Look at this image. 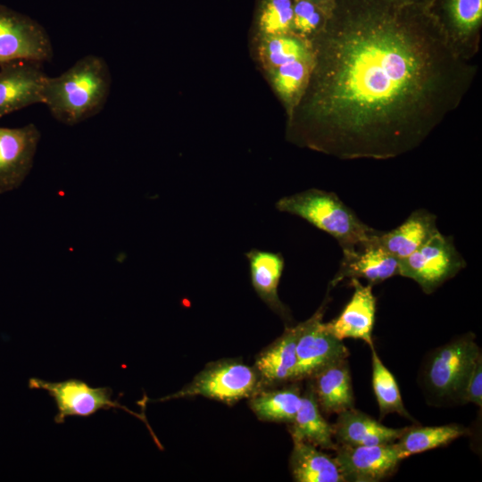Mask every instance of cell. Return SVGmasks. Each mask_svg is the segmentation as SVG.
<instances>
[{
	"mask_svg": "<svg viewBox=\"0 0 482 482\" xmlns=\"http://www.w3.org/2000/svg\"><path fill=\"white\" fill-rule=\"evenodd\" d=\"M47 75L39 63L16 60L0 65V119L35 104H43Z\"/></svg>",
	"mask_w": 482,
	"mask_h": 482,
	"instance_id": "obj_13",
	"label": "cell"
},
{
	"mask_svg": "<svg viewBox=\"0 0 482 482\" xmlns=\"http://www.w3.org/2000/svg\"><path fill=\"white\" fill-rule=\"evenodd\" d=\"M327 301L326 298L311 318L300 323L295 381L312 378L325 367L347 359L350 354L343 341L331 335L324 327L322 319Z\"/></svg>",
	"mask_w": 482,
	"mask_h": 482,
	"instance_id": "obj_9",
	"label": "cell"
},
{
	"mask_svg": "<svg viewBox=\"0 0 482 482\" xmlns=\"http://www.w3.org/2000/svg\"><path fill=\"white\" fill-rule=\"evenodd\" d=\"M317 6H319L320 9H322L328 15L331 12L334 5H335V0H307Z\"/></svg>",
	"mask_w": 482,
	"mask_h": 482,
	"instance_id": "obj_31",
	"label": "cell"
},
{
	"mask_svg": "<svg viewBox=\"0 0 482 482\" xmlns=\"http://www.w3.org/2000/svg\"><path fill=\"white\" fill-rule=\"evenodd\" d=\"M351 286L353 293L350 301L341 313L331 321L324 323V327L339 340L361 339L371 346L377 303L372 286H364L358 278H352Z\"/></svg>",
	"mask_w": 482,
	"mask_h": 482,
	"instance_id": "obj_14",
	"label": "cell"
},
{
	"mask_svg": "<svg viewBox=\"0 0 482 482\" xmlns=\"http://www.w3.org/2000/svg\"><path fill=\"white\" fill-rule=\"evenodd\" d=\"M394 1L397 3H401V4H418V5L432 8L436 0H394Z\"/></svg>",
	"mask_w": 482,
	"mask_h": 482,
	"instance_id": "obj_32",
	"label": "cell"
},
{
	"mask_svg": "<svg viewBox=\"0 0 482 482\" xmlns=\"http://www.w3.org/2000/svg\"><path fill=\"white\" fill-rule=\"evenodd\" d=\"M335 460L345 482H378L394 473L399 462L396 443L349 446L338 445Z\"/></svg>",
	"mask_w": 482,
	"mask_h": 482,
	"instance_id": "obj_12",
	"label": "cell"
},
{
	"mask_svg": "<svg viewBox=\"0 0 482 482\" xmlns=\"http://www.w3.org/2000/svg\"><path fill=\"white\" fill-rule=\"evenodd\" d=\"M302 402L297 386L256 393L251 396L250 407L262 420L291 423Z\"/></svg>",
	"mask_w": 482,
	"mask_h": 482,
	"instance_id": "obj_23",
	"label": "cell"
},
{
	"mask_svg": "<svg viewBox=\"0 0 482 482\" xmlns=\"http://www.w3.org/2000/svg\"><path fill=\"white\" fill-rule=\"evenodd\" d=\"M465 267L453 237L438 231L414 253L398 260V275L414 280L428 295Z\"/></svg>",
	"mask_w": 482,
	"mask_h": 482,
	"instance_id": "obj_6",
	"label": "cell"
},
{
	"mask_svg": "<svg viewBox=\"0 0 482 482\" xmlns=\"http://www.w3.org/2000/svg\"><path fill=\"white\" fill-rule=\"evenodd\" d=\"M438 231L436 215L418 209L394 229L378 231L371 244L400 260L414 253Z\"/></svg>",
	"mask_w": 482,
	"mask_h": 482,
	"instance_id": "obj_16",
	"label": "cell"
},
{
	"mask_svg": "<svg viewBox=\"0 0 482 482\" xmlns=\"http://www.w3.org/2000/svg\"><path fill=\"white\" fill-rule=\"evenodd\" d=\"M294 0H262L257 25L263 37L292 33Z\"/></svg>",
	"mask_w": 482,
	"mask_h": 482,
	"instance_id": "obj_28",
	"label": "cell"
},
{
	"mask_svg": "<svg viewBox=\"0 0 482 482\" xmlns=\"http://www.w3.org/2000/svg\"><path fill=\"white\" fill-rule=\"evenodd\" d=\"M112 86L106 61L87 54L57 77L47 76L43 87V104L58 121L73 126L104 107Z\"/></svg>",
	"mask_w": 482,
	"mask_h": 482,
	"instance_id": "obj_2",
	"label": "cell"
},
{
	"mask_svg": "<svg viewBox=\"0 0 482 482\" xmlns=\"http://www.w3.org/2000/svg\"><path fill=\"white\" fill-rule=\"evenodd\" d=\"M259 54L268 71L295 61L312 62L313 57L311 41L293 33L263 37Z\"/></svg>",
	"mask_w": 482,
	"mask_h": 482,
	"instance_id": "obj_25",
	"label": "cell"
},
{
	"mask_svg": "<svg viewBox=\"0 0 482 482\" xmlns=\"http://www.w3.org/2000/svg\"><path fill=\"white\" fill-rule=\"evenodd\" d=\"M29 387L45 390L54 400L58 411L54 420L57 424L63 423L68 417L86 418L100 410L112 408L125 410L145 420L141 415L134 413L119 402L112 400V391L110 387H91L86 382L76 378L50 382L37 378L29 379Z\"/></svg>",
	"mask_w": 482,
	"mask_h": 482,
	"instance_id": "obj_8",
	"label": "cell"
},
{
	"mask_svg": "<svg viewBox=\"0 0 482 482\" xmlns=\"http://www.w3.org/2000/svg\"><path fill=\"white\" fill-rule=\"evenodd\" d=\"M293 442H307L317 447L336 451L333 426L322 416L312 384L302 395L301 406L291 422Z\"/></svg>",
	"mask_w": 482,
	"mask_h": 482,
	"instance_id": "obj_21",
	"label": "cell"
},
{
	"mask_svg": "<svg viewBox=\"0 0 482 482\" xmlns=\"http://www.w3.org/2000/svg\"><path fill=\"white\" fill-rule=\"evenodd\" d=\"M332 426L337 444L349 446L394 443L406 428L386 427L354 407L338 413L337 422Z\"/></svg>",
	"mask_w": 482,
	"mask_h": 482,
	"instance_id": "obj_17",
	"label": "cell"
},
{
	"mask_svg": "<svg viewBox=\"0 0 482 482\" xmlns=\"http://www.w3.org/2000/svg\"><path fill=\"white\" fill-rule=\"evenodd\" d=\"M431 9L454 50L471 61L479 47L482 0H436Z\"/></svg>",
	"mask_w": 482,
	"mask_h": 482,
	"instance_id": "obj_10",
	"label": "cell"
},
{
	"mask_svg": "<svg viewBox=\"0 0 482 482\" xmlns=\"http://www.w3.org/2000/svg\"><path fill=\"white\" fill-rule=\"evenodd\" d=\"M53 55L50 37L39 23L0 4V65L16 60L41 63Z\"/></svg>",
	"mask_w": 482,
	"mask_h": 482,
	"instance_id": "obj_7",
	"label": "cell"
},
{
	"mask_svg": "<svg viewBox=\"0 0 482 482\" xmlns=\"http://www.w3.org/2000/svg\"><path fill=\"white\" fill-rule=\"evenodd\" d=\"M300 323L287 328L285 332L257 357L255 370L261 380L267 384L295 381L297 357L296 344Z\"/></svg>",
	"mask_w": 482,
	"mask_h": 482,
	"instance_id": "obj_18",
	"label": "cell"
},
{
	"mask_svg": "<svg viewBox=\"0 0 482 482\" xmlns=\"http://www.w3.org/2000/svg\"><path fill=\"white\" fill-rule=\"evenodd\" d=\"M311 44L309 81L288 128L342 160L414 150L460 105L478 70L431 8L394 0H335Z\"/></svg>",
	"mask_w": 482,
	"mask_h": 482,
	"instance_id": "obj_1",
	"label": "cell"
},
{
	"mask_svg": "<svg viewBox=\"0 0 482 482\" xmlns=\"http://www.w3.org/2000/svg\"><path fill=\"white\" fill-rule=\"evenodd\" d=\"M328 15L307 0H294L292 33L311 41L324 28Z\"/></svg>",
	"mask_w": 482,
	"mask_h": 482,
	"instance_id": "obj_29",
	"label": "cell"
},
{
	"mask_svg": "<svg viewBox=\"0 0 482 482\" xmlns=\"http://www.w3.org/2000/svg\"><path fill=\"white\" fill-rule=\"evenodd\" d=\"M472 403L482 406V356L477 360L468 380L463 396V403Z\"/></svg>",
	"mask_w": 482,
	"mask_h": 482,
	"instance_id": "obj_30",
	"label": "cell"
},
{
	"mask_svg": "<svg viewBox=\"0 0 482 482\" xmlns=\"http://www.w3.org/2000/svg\"><path fill=\"white\" fill-rule=\"evenodd\" d=\"M467 429L457 424L435 427H407L396 442L400 458L445 445L465 435Z\"/></svg>",
	"mask_w": 482,
	"mask_h": 482,
	"instance_id": "obj_24",
	"label": "cell"
},
{
	"mask_svg": "<svg viewBox=\"0 0 482 482\" xmlns=\"http://www.w3.org/2000/svg\"><path fill=\"white\" fill-rule=\"evenodd\" d=\"M261 378L255 370L234 360L219 361L207 365L179 391L159 401L202 395L232 403L257 393Z\"/></svg>",
	"mask_w": 482,
	"mask_h": 482,
	"instance_id": "obj_5",
	"label": "cell"
},
{
	"mask_svg": "<svg viewBox=\"0 0 482 482\" xmlns=\"http://www.w3.org/2000/svg\"><path fill=\"white\" fill-rule=\"evenodd\" d=\"M276 208L281 212L298 216L330 235L337 241L342 252L370 245L378 233L333 192L307 189L280 198Z\"/></svg>",
	"mask_w": 482,
	"mask_h": 482,
	"instance_id": "obj_3",
	"label": "cell"
},
{
	"mask_svg": "<svg viewBox=\"0 0 482 482\" xmlns=\"http://www.w3.org/2000/svg\"><path fill=\"white\" fill-rule=\"evenodd\" d=\"M251 282L259 297L275 312L288 318L287 308L278 295L279 280L285 267L281 253L251 249L245 253Z\"/></svg>",
	"mask_w": 482,
	"mask_h": 482,
	"instance_id": "obj_19",
	"label": "cell"
},
{
	"mask_svg": "<svg viewBox=\"0 0 482 482\" xmlns=\"http://www.w3.org/2000/svg\"><path fill=\"white\" fill-rule=\"evenodd\" d=\"M370 348L372 386L380 415L384 417L389 413L396 412L401 416L411 419L404 407L395 377L382 362L374 345H371Z\"/></svg>",
	"mask_w": 482,
	"mask_h": 482,
	"instance_id": "obj_27",
	"label": "cell"
},
{
	"mask_svg": "<svg viewBox=\"0 0 482 482\" xmlns=\"http://www.w3.org/2000/svg\"><path fill=\"white\" fill-rule=\"evenodd\" d=\"M312 62L295 61L271 69L270 82L284 104L287 115L293 112L308 84Z\"/></svg>",
	"mask_w": 482,
	"mask_h": 482,
	"instance_id": "obj_26",
	"label": "cell"
},
{
	"mask_svg": "<svg viewBox=\"0 0 482 482\" xmlns=\"http://www.w3.org/2000/svg\"><path fill=\"white\" fill-rule=\"evenodd\" d=\"M312 378L317 402L325 413L338 414L353 408L354 397L347 359L325 367Z\"/></svg>",
	"mask_w": 482,
	"mask_h": 482,
	"instance_id": "obj_20",
	"label": "cell"
},
{
	"mask_svg": "<svg viewBox=\"0 0 482 482\" xmlns=\"http://www.w3.org/2000/svg\"><path fill=\"white\" fill-rule=\"evenodd\" d=\"M398 260L370 244L360 249L343 252L339 269L329 283L334 287L345 278H365L371 286L398 275Z\"/></svg>",
	"mask_w": 482,
	"mask_h": 482,
	"instance_id": "obj_15",
	"label": "cell"
},
{
	"mask_svg": "<svg viewBox=\"0 0 482 482\" xmlns=\"http://www.w3.org/2000/svg\"><path fill=\"white\" fill-rule=\"evenodd\" d=\"M290 470L297 482H345L335 458L307 442H293Z\"/></svg>",
	"mask_w": 482,
	"mask_h": 482,
	"instance_id": "obj_22",
	"label": "cell"
},
{
	"mask_svg": "<svg viewBox=\"0 0 482 482\" xmlns=\"http://www.w3.org/2000/svg\"><path fill=\"white\" fill-rule=\"evenodd\" d=\"M33 123L20 128L0 127V194L18 188L33 166L40 140Z\"/></svg>",
	"mask_w": 482,
	"mask_h": 482,
	"instance_id": "obj_11",
	"label": "cell"
},
{
	"mask_svg": "<svg viewBox=\"0 0 482 482\" xmlns=\"http://www.w3.org/2000/svg\"><path fill=\"white\" fill-rule=\"evenodd\" d=\"M480 355L471 333L431 352L423 369V381L428 392L437 399L463 403L468 380Z\"/></svg>",
	"mask_w": 482,
	"mask_h": 482,
	"instance_id": "obj_4",
	"label": "cell"
}]
</instances>
